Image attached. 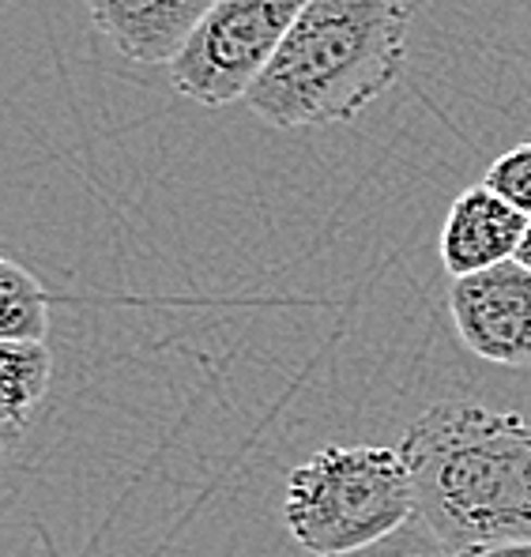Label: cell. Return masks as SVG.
Wrapping results in <instances>:
<instances>
[{
  "mask_svg": "<svg viewBox=\"0 0 531 557\" xmlns=\"http://www.w3.org/2000/svg\"><path fill=\"white\" fill-rule=\"evenodd\" d=\"M419 516L453 554L531 543V422L445 399L399 441Z\"/></svg>",
  "mask_w": 531,
  "mask_h": 557,
  "instance_id": "obj_1",
  "label": "cell"
},
{
  "mask_svg": "<svg viewBox=\"0 0 531 557\" xmlns=\"http://www.w3.org/2000/svg\"><path fill=\"white\" fill-rule=\"evenodd\" d=\"M411 20V0H306L245 102L283 133L355 121L404 72Z\"/></svg>",
  "mask_w": 531,
  "mask_h": 557,
  "instance_id": "obj_2",
  "label": "cell"
},
{
  "mask_svg": "<svg viewBox=\"0 0 531 557\" xmlns=\"http://www.w3.org/2000/svg\"><path fill=\"white\" fill-rule=\"evenodd\" d=\"M419 516L399 448L329 445L298 463L283 494V523L313 557H339L381 543Z\"/></svg>",
  "mask_w": 531,
  "mask_h": 557,
  "instance_id": "obj_3",
  "label": "cell"
},
{
  "mask_svg": "<svg viewBox=\"0 0 531 557\" xmlns=\"http://www.w3.org/2000/svg\"><path fill=\"white\" fill-rule=\"evenodd\" d=\"M301 8L306 0H215L166 64L174 91L208 110L249 98Z\"/></svg>",
  "mask_w": 531,
  "mask_h": 557,
  "instance_id": "obj_4",
  "label": "cell"
},
{
  "mask_svg": "<svg viewBox=\"0 0 531 557\" xmlns=\"http://www.w3.org/2000/svg\"><path fill=\"white\" fill-rule=\"evenodd\" d=\"M448 313L471 355L494 366H531V272L517 260L453 278Z\"/></svg>",
  "mask_w": 531,
  "mask_h": 557,
  "instance_id": "obj_5",
  "label": "cell"
},
{
  "mask_svg": "<svg viewBox=\"0 0 531 557\" xmlns=\"http://www.w3.org/2000/svg\"><path fill=\"white\" fill-rule=\"evenodd\" d=\"M528 226L531 219L520 215L497 193H490L486 185L464 188L441 223V268L453 278H468L497 264H509L524 245Z\"/></svg>",
  "mask_w": 531,
  "mask_h": 557,
  "instance_id": "obj_6",
  "label": "cell"
},
{
  "mask_svg": "<svg viewBox=\"0 0 531 557\" xmlns=\"http://www.w3.org/2000/svg\"><path fill=\"white\" fill-rule=\"evenodd\" d=\"M215 0H87L95 27L125 61L170 64Z\"/></svg>",
  "mask_w": 531,
  "mask_h": 557,
  "instance_id": "obj_7",
  "label": "cell"
},
{
  "mask_svg": "<svg viewBox=\"0 0 531 557\" xmlns=\"http://www.w3.org/2000/svg\"><path fill=\"white\" fill-rule=\"evenodd\" d=\"M53 355L46 343L0 339V433L23 430L49 392Z\"/></svg>",
  "mask_w": 531,
  "mask_h": 557,
  "instance_id": "obj_8",
  "label": "cell"
},
{
  "mask_svg": "<svg viewBox=\"0 0 531 557\" xmlns=\"http://www.w3.org/2000/svg\"><path fill=\"white\" fill-rule=\"evenodd\" d=\"M46 335H49V294L27 268L0 252V339L46 343Z\"/></svg>",
  "mask_w": 531,
  "mask_h": 557,
  "instance_id": "obj_9",
  "label": "cell"
},
{
  "mask_svg": "<svg viewBox=\"0 0 531 557\" xmlns=\"http://www.w3.org/2000/svg\"><path fill=\"white\" fill-rule=\"evenodd\" d=\"M483 185L502 196L505 203H513L520 215L531 219V144H517L513 151L497 154L490 162Z\"/></svg>",
  "mask_w": 531,
  "mask_h": 557,
  "instance_id": "obj_10",
  "label": "cell"
},
{
  "mask_svg": "<svg viewBox=\"0 0 531 557\" xmlns=\"http://www.w3.org/2000/svg\"><path fill=\"white\" fill-rule=\"evenodd\" d=\"M339 557H456L445 543L430 531V523L422 516H415L411 523H404L399 531H392L381 543L362 546V550H350Z\"/></svg>",
  "mask_w": 531,
  "mask_h": 557,
  "instance_id": "obj_11",
  "label": "cell"
},
{
  "mask_svg": "<svg viewBox=\"0 0 531 557\" xmlns=\"http://www.w3.org/2000/svg\"><path fill=\"white\" fill-rule=\"evenodd\" d=\"M456 557H531V543H517V546H494V550L456 554Z\"/></svg>",
  "mask_w": 531,
  "mask_h": 557,
  "instance_id": "obj_12",
  "label": "cell"
},
{
  "mask_svg": "<svg viewBox=\"0 0 531 557\" xmlns=\"http://www.w3.org/2000/svg\"><path fill=\"white\" fill-rule=\"evenodd\" d=\"M517 264H524L528 272H531V226H528V234H524V245H520V252H517Z\"/></svg>",
  "mask_w": 531,
  "mask_h": 557,
  "instance_id": "obj_13",
  "label": "cell"
}]
</instances>
